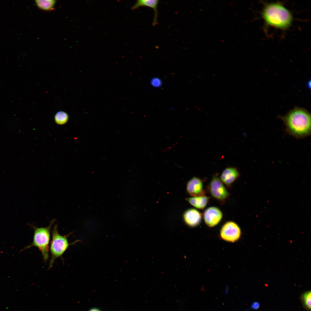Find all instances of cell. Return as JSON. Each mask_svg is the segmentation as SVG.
<instances>
[{"instance_id": "obj_13", "label": "cell", "mask_w": 311, "mask_h": 311, "mask_svg": "<svg viewBox=\"0 0 311 311\" xmlns=\"http://www.w3.org/2000/svg\"><path fill=\"white\" fill-rule=\"evenodd\" d=\"M37 7L42 10L50 11L54 9L56 3L55 0H37L35 1Z\"/></svg>"}, {"instance_id": "obj_18", "label": "cell", "mask_w": 311, "mask_h": 311, "mask_svg": "<svg viewBox=\"0 0 311 311\" xmlns=\"http://www.w3.org/2000/svg\"><path fill=\"white\" fill-rule=\"evenodd\" d=\"M89 311H101L99 309L96 308H92L89 310Z\"/></svg>"}, {"instance_id": "obj_15", "label": "cell", "mask_w": 311, "mask_h": 311, "mask_svg": "<svg viewBox=\"0 0 311 311\" xmlns=\"http://www.w3.org/2000/svg\"><path fill=\"white\" fill-rule=\"evenodd\" d=\"M68 119V116L67 113L63 111L57 112L55 117L56 122L60 125L65 124L67 122Z\"/></svg>"}, {"instance_id": "obj_5", "label": "cell", "mask_w": 311, "mask_h": 311, "mask_svg": "<svg viewBox=\"0 0 311 311\" xmlns=\"http://www.w3.org/2000/svg\"><path fill=\"white\" fill-rule=\"evenodd\" d=\"M208 189L211 196L221 202H223L229 196V194L223 183L217 175L213 177L210 183Z\"/></svg>"}, {"instance_id": "obj_16", "label": "cell", "mask_w": 311, "mask_h": 311, "mask_svg": "<svg viewBox=\"0 0 311 311\" xmlns=\"http://www.w3.org/2000/svg\"><path fill=\"white\" fill-rule=\"evenodd\" d=\"M151 85L155 87H159L162 85V81L160 79L158 78H154L152 79L151 81Z\"/></svg>"}, {"instance_id": "obj_2", "label": "cell", "mask_w": 311, "mask_h": 311, "mask_svg": "<svg viewBox=\"0 0 311 311\" xmlns=\"http://www.w3.org/2000/svg\"><path fill=\"white\" fill-rule=\"evenodd\" d=\"M262 15L268 24L281 29L288 28L293 20L290 12L283 5L278 3H270L266 5Z\"/></svg>"}, {"instance_id": "obj_10", "label": "cell", "mask_w": 311, "mask_h": 311, "mask_svg": "<svg viewBox=\"0 0 311 311\" xmlns=\"http://www.w3.org/2000/svg\"><path fill=\"white\" fill-rule=\"evenodd\" d=\"M237 169L234 167L226 168L222 172L220 176L222 182L227 186H230L239 176Z\"/></svg>"}, {"instance_id": "obj_1", "label": "cell", "mask_w": 311, "mask_h": 311, "mask_svg": "<svg viewBox=\"0 0 311 311\" xmlns=\"http://www.w3.org/2000/svg\"><path fill=\"white\" fill-rule=\"evenodd\" d=\"M285 126L286 132L297 139L310 136L311 132L310 114L305 109L296 107L284 116H279Z\"/></svg>"}, {"instance_id": "obj_11", "label": "cell", "mask_w": 311, "mask_h": 311, "mask_svg": "<svg viewBox=\"0 0 311 311\" xmlns=\"http://www.w3.org/2000/svg\"><path fill=\"white\" fill-rule=\"evenodd\" d=\"M158 0H140L137 1L133 5L131 9L134 10L141 6H147L153 9L154 13L153 25L155 26L157 23L158 17V6L159 3Z\"/></svg>"}, {"instance_id": "obj_3", "label": "cell", "mask_w": 311, "mask_h": 311, "mask_svg": "<svg viewBox=\"0 0 311 311\" xmlns=\"http://www.w3.org/2000/svg\"><path fill=\"white\" fill-rule=\"evenodd\" d=\"M54 221L52 220L47 227H33L34 232L32 243L26 247L22 250L31 247H37L41 252L44 260L46 262L49 258V243L50 237V230Z\"/></svg>"}, {"instance_id": "obj_17", "label": "cell", "mask_w": 311, "mask_h": 311, "mask_svg": "<svg viewBox=\"0 0 311 311\" xmlns=\"http://www.w3.org/2000/svg\"><path fill=\"white\" fill-rule=\"evenodd\" d=\"M260 306L259 303L258 301L253 302L251 305V308L253 309L256 310L259 308Z\"/></svg>"}, {"instance_id": "obj_9", "label": "cell", "mask_w": 311, "mask_h": 311, "mask_svg": "<svg viewBox=\"0 0 311 311\" xmlns=\"http://www.w3.org/2000/svg\"><path fill=\"white\" fill-rule=\"evenodd\" d=\"M183 218L187 225L191 227H195L200 223L202 219V215L197 210L190 208L185 212Z\"/></svg>"}, {"instance_id": "obj_8", "label": "cell", "mask_w": 311, "mask_h": 311, "mask_svg": "<svg viewBox=\"0 0 311 311\" xmlns=\"http://www.w3.org/2000/svg\"><path fill=\"white\" fill-rule=\"evenodd\" d=\"M186 190L187 192L193 197L204 196L205 194L202 180L196 177H194L188 181Z\"/></svg>"}, {"instance_id": "obj_4", "label": "cell", "mask_w": 311, "mask_h": 311, "mask_svg": "<svg viewBox=\"0 0 311 311\" xmlns=\"http://www.w3.org/2000/svg\"><path fill=\"white\" fill-rule=\"evenodd\" d=\"M52 238L50 248L51 257L49 269L52 268L56 259L61 257L71 244L69 242L67 236L60 234L57 230V226H54L52 232Z\"/></svg>"}, {"instance_id": "obj_6", "label": "cell", "mask_w": 311, "mask_h": 311, "mask_svg": "<svg viewBox=\"0 0 311 311\" xmlns=\"http://www.w3.org/2000/svg\"><path fill=\"white\" fill-rule=\"evenodd\" d=\"M241 231L238 225L233 221L226 222L220 231V236L223 240L229 242H234L240 238Z\"/></svg>"}, {"instance_id": "obj_12", "label": "cell", "mask_w": 311, "mask_h": 311, "mask_svg": "<svg viewBox=\"0 0 311 311\" xmlns=\"http://www.w3.org/2000/svg\"><path fill=\"white\" fill-rule=\"evenodd\" d=\"M209 198V197L204 195L187 198L186 200L194 207L202 209L206 205Z\"/></svg>"}, {"instance_id": "obj_14", "label": "cell", "mask_w": 311, "mask_h": 311, "mask_svg": "<svg viewBox=\"0 0 311 311\" xmlns=\"http://www.w3.org/2000/svg\"><path fill=\"white\" fill-rule=\"evenodd\" d=\"M300 299L304 308L310 311L311 310V294L310 291H308L303 293Z\"/></svg>"}, {"instance_id": "obj_7", "label": "cell", "mask_w": 311, "mask_h": 311, "mask_svg": "<svg viewBox=\"0 0 311 311\" xmlns=\"http://www.w3.org/2000/svg\"><path fill=\"white\" fill-rule=\"evenodd\" d=\"M222 213L218 208L215 207L208 208L204 211V218L206 224L210 227L217 225L221 221Z\"/></svg>"}]
</instances>
